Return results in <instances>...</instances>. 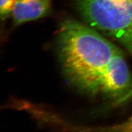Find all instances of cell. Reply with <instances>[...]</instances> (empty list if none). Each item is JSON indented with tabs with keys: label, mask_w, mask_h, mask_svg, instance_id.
<instances>
[{
	"label": "cell",
	"mask_w": 132,
	"mask_h": 132,
	"mask_svg": "<svg viewBox=\"0 0 132 132\" xmlns=\"http://www.w3.org/2000/svg\"><path fill=\"white\" fill-rule=\"evenodd\" d=\"M77 5L91 28L121 44L132 57V0H77Z\"/></svg>",
	"instance_id": "7a4b0ae2"
},
{
	"label": "cell",
	"mask_w": 132,
	"mask_h": 132,
	"mask_svg": "<svg viewBox=\"0 0 132 132\" xmlns=\"http://www.w3.org/2000/svg\"><path fill=\"white\" fill-rule=\"evenodd\" d=\"M15 0H0V18L4 19L12 14Z\"/></svg>",
	"instance_id": "8992f818"
},
{
	"label": "cell",
	"mask_w": 132,
	"mask_h": 132,
	"mask_svg": "<svg viewBox=\"0 0 132 132\" xmlns=\"http://www.w3.org/2000/svg\"><path fill=\"white\" fill-rule=\"evenodd\" d=\"M51 0H15L12 12L16 26L36 20L48 13Z\"/></svg>",
	"instance_id": "277c9868"
},
{
	"label": "cell",
	"mask_w": 132,
	"mask_h": 132,
	"mask_svg": "<svg viewBox=\"0 0 132 132\" xmlns=\"http://www.w3.org/2000/svg\"><path fill=\"white\" fill-rule=\"evenodd\" d=\"M131 90L130 72L120 51L111 58L103 71L99 92L120 103L127 100Z\"/></svg>",
	"instance_id": "3957f363"
},
{
	"label": "cell",
	"mask_w": 132,
	"mask_h": 132,
	"mask_svg": "<svg viewBox=\"0 0 132 132\" xmlns=\"http://www.w3.org/2000/svg\"><path fill=\"white\" fill-rule=\"evenodd\" d=\"M100 132H132V116L122 123L101 128Z\"/></svg>",
	"instance_id": "5b68a950"
},
{
	"label": "cell",
	"mask_w": 132,
	"mask_h": 132,
	"mask_svg": "<svg viewBox=\"0 0 132 132\" xmlns=\"http://www.w3.org/2000/svg\"><path fill=\"white\" fill-rule=\"evenodd\" d=\"M56 48L65 79L88 94L99 92L103 71L111 58L121 51L96 30L72 19L60 23Z\"/></svg>",
	"instance_id": "6da1fadb"
}]
</instances>
